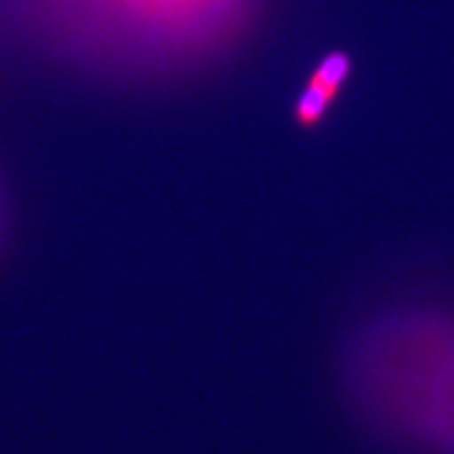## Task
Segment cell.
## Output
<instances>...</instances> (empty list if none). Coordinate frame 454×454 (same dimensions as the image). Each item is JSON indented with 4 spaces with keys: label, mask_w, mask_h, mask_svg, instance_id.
<instances>
[{
    "label": "cell",
    "mask_w": 454,
    "mask_h": 454,
    "mask_svg": "<svg viewBox=\"0 0 454 454\" xmlns=\"http://www.w3.org/2000/svg\"><path fill=\"white\" fill-rule=\"evenodd\" d=\"M265 0H0V34L66 70L114 82L185 76L231 53Z\"/></svg>",
    "instance_id": "obj_1"
},
{
    "label": "cell",
    "mask_w": 454,
    "mask_h": 454,
    "mask_svg": "<svg viewBox=\"0 0 454 454\" xmlns=\"http://www.w3.org/2000/svg\"><path fill=\"white\" fill-rule=\"evenodd\" d=\"M364 408L435 454H454V325L408 311L368 328L351 349Z\"/></svg>",
    "instance_id": "obj_2"
},
{
    "label": "cell",
    "mask_w": 454,
    "mask_h": 454,
    "mask_svg": "<svg viewBox=\"0 0 454 454\" xmlns=\"http://www.w3.org/2000/svg\"><path fill=\"white\" fill-rule=\"evenodd\" d=\"M354 61L349 53L334 49L322 55L314 70L309 72L308 81L297 95L293 106V116L301 127H316L325 121L331 106L339 99L340 90L348 84Z\"/></svg>",
    "instance_id": "obj_3"
},
{
    "label": "cell",
    "mask_w": 454,
    "mask_h": 454,
    "mask_svg": "<svg viewBox=\"0 0 454 454\" xmlns=\"http://www.w3.org/2000/svg\"><path fill=\"white\" fill-rule=\"evenodd\" d=\"M3 225H4V204H3V198H0V236H3Z\"/></svg>",
    "instance_id": "obj_4"
}]
</instances>
